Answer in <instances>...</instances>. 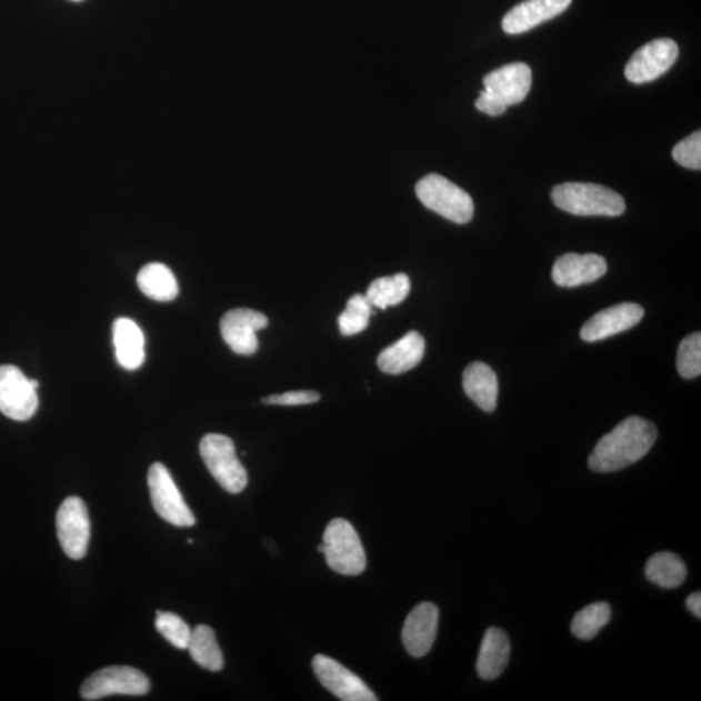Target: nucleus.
Wrapping results in <instances>:
<instances>
[{"label":"nucleus","mask_w":701,"mask_h":701,"mask_svg":"<svg viewBox=\"0 0 701 701\" xmlns=\"http://www.w3.org/2000/svg\"><path fill=\"white\" fill-rule=\"evenodd\" d=\"M657 439L658 430L652 422L631 415L600 439L590 454L589 467L599 473L621 471L643 459Z\"/></svg>","instance_id":"nucleus-1"},{"label":"nucleus","mask_w":701,"mask_h":701,"mask_svg":"<svg viewBox=\"0 0 701 701\" xmlns=\"http://www.w3.org/2000/svg\"><path fill=\"white\" fill-rule=\"evenodd\" d=\"M551 198L560 210L575 216L618 218L627 210L619 192L597 183H561L552 189Z\"/></svg>","instance_id":"nucleus-2"},{"label":"nucleus","mask_w":701,"mask_h":701,"mask_svg":"<svg viewBox=\"0 0 701 701\" xmlns=\"http://www.w3.org/2000/svg\"><path fill=\"white\" fill-rule=\"evenodd\" d=\"M319 551L326 554L328 565L343 575H358L367 568V557L358 531L349 521L329 522Z\"/></svg>","instance_id":"nucleus-3"},{"label":"nucleus","mask_w":701,"mask_h":701,"mask_svg":"<svg viewBox=\"0 0 701 701\" xmlns=\"http://www.w3.org/2000/svg\"><path fill=\"white\" fill-rule=\"evenodd\" d=\"M415 194L430 211L454 223H467L473 219L472 197L442 176L431 173L423 177L415 184Z\"/></svg>","instance_id":"nucleus-4"},{"label":"nucleus","mask_w":701,"mask_h":701,"mask_svg":"<svg viewBox=\"0 0 701 701\" xmlns=\"http://www.w3.org/2000/svg\"><path fill=\"white\" fill-rule=\"evenodd\" d=\"M200 457L208 471L230 494H240L249 483V475L237 458L234 442L227 435L207 434L200 441Z\"/></svg>","instance_id":"nucleus-5"},{"label":"nucleus","mask_w":701,"mask_h":701,"mask_svg":"<svg viewBox=\"0 0 701 701\" xmlns=\"http://www.w3.org/2000/svg\"><path fill=\"white\" fill-rule=\"evenodd\" d=\"M151 683L141 670L132 667H110L91 674L81 688L84 700H99L112 695L141 697L150 691Z\"/></svg>","instance_id":"nucleus-6"},{"label":"nucleus","mask_w":701,"mask_h":701,"mask_svg":"<svg viewBox=\"0 0 701 701\" xmlns=\"http://www.w3.org/2000/svg\"><path fill=\"white\" fill-rule=\"evenodd\" d=\"M40 383L27 379L18 367L0 365V412L14 421H28L38 410Z\"/></svg>","instance_id":"nucleus-7"},{"label":"nucleus","mask_w":701,"mask_h":701,"mask_svg":"<svg viewBox=\"0 0 701 701\" xmlns=\"http://www.w3.org/2000/svg\"><path fill=\"white\" fill-rule=\"evenodd\" d=\"M149 489L151 502L161 519L174 527L190 528L196 525V515L181 495L168 469L156 462L149 471Z\"/></svg>","instance_id":"nucleus-8"},{"label":"nucleus","mask_w":701,"mask_h":701,"mask_svg":"<svg viewBox=\"0 0 701 701\" xmlns=\"http://www.w3.org/2000/svg\"><path fill=\"white\" fill-rule=\"evenodd\" d=\"M57 530L61 549L68 558L87 557L90 541V519L87 504L79 497H69L57 514Z\"/></svg>","instance_id":"nucleus-9"},{"label":"nucleus","mask_w":701,"mask_h":701,"mask_svg":"<svg viewBox=\"0 0 701 701\" xmlns=\"http://www.w3.org/2000/svg\"><path fill=\"white\" fill-rule=\"evenodd\" d=\"M680 49L670 38H659L634 52L625 68L630 82L647 83L658 80L675 63Z\"/></svg>","instance_id":"nucleus-10"},{"label":"nucleus","mask_w":701,"mask_h":701,"mask_svg":"<svg viewBox=\"0 0 701 701\" xmlns=\"http://www.w3.org/2000/svg\"><path fill=\"white\" fill-rule=\"evenodd\" d=\"M266 314L250 310V308H236L223 314L220 323L223 341L231 351L238 355H253L259 349L258 331L268 327Z\"/></svg>","instance_id":"nucleus-11"},{"label":"nucleus","mask_w":701,"mask_h":701,"mask_svg":"<svg viewBox=\"0 0 701 701\" xmlns=\"http://www.w3.org/2000/svg\"><path fill=\"white\" fill-rule=\"evenodd\" d=\"M312 668L320 683L338 699L344 701H375L377 698L365 682L341 662L316 654Z\"/></svg>","instance_id":"nucleus-12"},{"label":"nucleus","mask_w":701,"mask_h":701,"mask_svg":"<svg viewBox=\"0 0 701 701\" xmlns=\"http://www.w3.org/2000/svg\"><path fill=\"white\" fill-rule=\"evenodd\" d=\"M642 306L635 303H622L607 308L602 312L592 316L581 329V338L584 342L604 341V339L623 333L638 326L643 319Z\"/></svg>","instance_id":"nucleus-13"},{"label":"nucleus","mask_w":701,"mask_h":701,"mask_svg":"<svg viewBox=\"0 0 701 701\" xmlns=\"http://www.w3.org/2000/svg\"><path fill=\"white\" fill-rule=\"evenodd\" d=\"M531 82L533 74L525 63L500 67L483 79L484 90L507 107L523 102L531 89Z\"/></svg>","instance_id":"nucleus-14"},{"label":"nucleus","mask_w":701,"mask_h":701,"mask_svg":"<svg viewBox=\"0 0 701 701\" xmlns=\"http://www.w3.org/2000/svg\"><path fill=\"white\" fill-rule=\"evenodd\" d=\"M439 611L433 603L414 607L404 622L402 641L413 658H423L433 647L437 638Z\"/></svg>","instance_id":"nucleus-15"},{"label":"nucleus","mask_w":701,"mask_h":701,"mask_svg":"<svg viewBox=\"0 0 701 701\" xmlns=\"http://www.w3.org/2000/svg\"><path fill=\"white\" fill-rule=\"evenodd\" d=\"M607 269L605 259L597 253H567L554 263L552 279L560 288H577L602 279Z\"/></svg>","instance_id":"nucleus-16"},{"label":"nucleus","mask_w":701,"mask_h":701,"mask_svg":"<svg viewBox=\"0 0 701 701\" xmlns=\"http://www.w3.org/2000/svg\"><path fill=\"white\" fill-rule=\"evenodd\" d=\"M572 2L573 0H525L505 14L503 30L511 36L527 33L559 17Z\"/></svg>","instance_id":"nucleus-17"},{"label":"nucleus","mask_w":701,"mask_h":701,"mask_svg":"<svg viewBox=\"0 0 701 701\" xmlns=\"http://www.w3.org/2000/svg\"><path fill=\"white\" fill-rule=\"evenodd\" d=\"M425 339L418 331H410L397 343L382 350L377 364L383 373H405L421 363L425 355Z\"/></svg>","instance_id":"nucleus-18"},{"label":"nucleus","mask_w":701,"mask_h":701,"mask_svg":"<svg viewBox=\"0 0 701 701\" xmlns=\"http://www.w3.org/2000/svg\"><path fill=\"white\" fill-rule=\"evenodd\" d=\"M511 657V642L504 630L490 628L482 639L477 673L492 681L502 675Z\"/></svg>","instance_id":"nucleus-19"},{"label":"nucleus","mask_w":701,"mask_h":701,"mask_svg":"<svg viewBox=\"0 0 701 701\" xmlns=\"http://www.w3.org/2000/svg\"><path fill=\"white\" fill-rule=\"evenodd\" d=\"M113 344L119 364L127 371H137L144 363V337L133 320L118 319L113 323Z\"/></svg>","instance_id":"nucleus-20"},{"label":"nucleus","mask_w":701,"mask_h":701,"mask_svg":"<svg viewBox=\"0 0 701 701\" xmlns=\"http://www.w3.org/2000/svg\"><path fill=\"white\" fill-rule=\"evenodd\" d=\"M465 394L484 412H494L498 404V377L488 364L475 361L462 375Z\"/></svg>","instance_id":"nucleus-21"},{"label":"nucleus","mask_w":701,"mask_h":701,"mask_svg":"<svg viewBox=\"0 0 701 701\" xmlns=\"http://www.w3.org/2000/svg\"><path fill=\"white\" fill-rule=\"evenodd\" d=\"M137 282L143 294L157 302H172L179 296L176 276L161 263L144 266L138 273Z\"/></svg>","instance_id":"nucleus-22"},{"label":"nucleus","mask_w":701,"mask_h":701,"mask_svg":"<svg viewBox=\"0 0 701 701\" xmlns=\"http://www.w3.org/2000/svg\"><path fill=\"white\" fill-rule=\"evenodd\" d=\"M645 575L662 589H675L684 582L688 569L678 554L659 552L647 561Z\"/></svg>","instance_id":"nucleus-23"},{"label":"nucleus","mask_w":701,"mask_h":701,"mask_svg":"<svg viewBox=\"0 0 701 701\" xmlns=\"http://www.w3.org/2000/svg\"><path fill=\"white\" fill-rule=\"evenodd\" d=\"M410 291V277L404 273H399L374 280L369 284L365 296L373 308L387 310L388 307L404 302Z\"/></svg>","instance_id":"nucleus-24"},{"label":"nucleus","mask_w":701,"mask_h":701,"mask_svg":"<svg viewBox=\"0 0 701 701\" xmlns=\"http://www.w3.org/2000/svg\"><path fill=\"white\" fill-rule=\"evenodd\" d=\"M188 650L199 667L210 672H220L223 668L222 652L210 627L199 625L191 631Z\"/></svg>","instance_id":"nucleus-25"},{"label":"nucleus","mask_w":701,"mask_h":701,"mask_svg":"<svg viewBox=\"0 0 701 701\" xmlns=\"http://www.w3.org/2000/svg\"><path fill=\"white\" fill-rule=\"evenodd\" d=\"M611 618L610 604L605 602L592 603L574 615L570 630L578 639L591 641L611 621Z\"/></svg>","instance_id":"nucleus-26"},{"label":"nucleus","mask_w":701,"mask_h":701,"mask_svg":"<svg viewBox=\"0 0 701 701\" xmlns=\"http://www.w3.org/2000/svg\"><path fill=\"white\" fill-rule=\"evenodd\" d=\"M373 313V306L367 296H352L347 302L346 310L338 319L341 334L351 337L361 333L368 328Z\"/></svg>","instance_id":"nucleus-27"},{"label":"nucleus","mask_w":701,"mask_h":701,"mask_svg":"<svg viewBox=\"0 0 701 701\" xmlns=\"http://www.w3.org/2000/svg\"><path fill=\"white\" fill-rule=\"evenodd\" d=\"M678 372L685 380L697 379L701 373V334L685 337L677 353Z\"/></svg>","instance_id":"nucleus-28"},{"label":"nucleus","mask_w":701,"mask_h":701,"mask_svg":"<svg viewBox=\"0 0 701 701\" xmlns=\"http://www.w3.org/2000/svg\"><path fill=\"white\" fill-rule=\"evenodd\" d=\"M157 630L176 649L188 650L191 637V629L180 615L171 612H157Z\"/></svg>","instance_id":"nucleus-29"},{"label":"nucleus","mask_w":701,"mask_h":701,"mask_svg":"<svg viewBox=\"0 0 701 701\" xmlns=\"http://www.w3.org/2000/svg\"><path fill=\"white\" fill-rule=\"evenodd\" d=\"M672 157L678 164L700 171L701 169V133L695 132L683 141L677 143L672 151Z\"/></svg>","instance_id":"nucleus-30"},{"label":"nucleus","mask_w":701,"mask_h":701,"mask_svg":"<svg viewBox=\"0 0 701 701\" xmlns=\"http://www.w3.org/2000/svg\"><path fill=\"white\" fill-rule=\"evenodd\" d=\"M320 399L321 395L318 391L300 390L283 392V394L280 395H269L261 399V403L284 407L308 405L318 403Z\"/></svg>","instance_id":"nucleus-31"},{"label":"nucleus","mask_w":701,"mask_h":701,"mask_svg":"<svg viewBox=\"0 0 701 701\" xmlns=\"http://www.w3.org/2000/svg\"><path fill=\"white\" fill-rule=\"evenodd\" d=\"M477 110L487 113L489 116H500L507 111V106L500 102V100L490 94L489 91H481L480 98L475 100Z\"/></svg>","instance_id":"nucleus-32"},{"label":"nucleus","mask_w":701,"mask_h":701,"mask_svg":"<svg viewBox=\"0 0 701 701\" xmlns=\"http://www.w3.org/2000/svg\"><path fill=\"white\" fill-rule=\"evenodd\" d=\"M685 605H688L689 611L695 615V618L701 619V595L700 592H692V594L685 600Z\"/></svg>","instance_id":"nucleus-33"},{"label":"nucleus","mask_w":701,"mask_h":701,"mask_svg":"<svg viewBox=\"0 0 701 701\" xmlns=\"http://www.w3.org/2000/svg\"><path fill=\"white\" fill-rule=\"evenodd\" d=\"M72 2H82V0H72Z\"/></svg>","instance_id":"nucleus-34"}]
</instances>
